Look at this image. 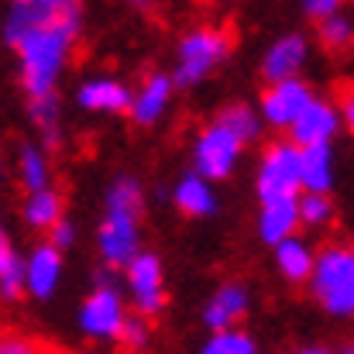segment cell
I'll return each mask as SVG.
<instances>
[{
  "label": "cell",
  "mask_w": 354,
  "mask_h": 354,
  "mask_svg": "<svg viewBox=\"0 0 354 354\" xmlns=\"http://www.w3.org/2000/svg\"><path fill=\"white\" fill-rule=\"evenodd\" d=\"M313 303L334 317V320H351L354 313V248L344 241L324 244L313 258V272L306 279Z\"/></svg>",
  "instance_id": "3"
},
{
  "label": "cell",
  "mask_w": 354,
  "mask_h": 354,
  "mask_svg": "<svg viewBox=\"0 0 354 354\" xmlns=\"http://www.w3.org/2000/svg\"><path fill=\"white\" fill-rule=\"evenodd\" d=\"M196 354H258V341L244 330V327H231V330H214L203 337Z\"/></svg>",
  "instance_id": "27"
},
{
  "label": "cell",
  "mask_w": 354,
  "mask_h": 354,
  "mask_svg": "<svg viewBox=\"0 0 354 354\" xmlns=\"http://www.w3.org/2000/svg\"><path fill=\"white\" fill-rule=\"evenodd\" d=\"M124 299L134 306V317L141 320H151L165 310L169 303V292H165V265L155 251L141 248L124 268Z\"/></svg>",
  "instance_id": "5"
},
{
  "label": "cell",
  "mask_w": 354,
  "mask_h": 354,
  "mask_svg": "<svg viewBox=\"0 0 354 354\" xmlns=\"http://www.w3.org/2000/svg\"><path fill=\"white\" fill-rule=\"evenodd\" d=\"M248 310H251V289H248L244 282L227 279V282H221V286L207 296L200 320H203V327H207L210 334H214V330H231V327H237V324L248 317Z\"/></svg>",
  "instance_id": "14"
},
{
  "label": "cell",
  "mask_w": 354,
  "mask_h": 354,
  "mask_svg": "<svg viewBox=\"0 0 354 354\" xmlns=\"http://www.w3.org/2000/svg\"><path fill=\"white\" fill-rule=\"evenodd\" d=\"M317 38H320L324 48L344 52V48H351V41H354V21L344 10L334 14V17H324V21H317Z\"/></svg>",
  "instance_id": "28"
},
{
  "label": "cell",
  "mask_w": 354,
  "mask_h": 354,
  "mask_svg": "<svg viewBox=\"0 0 354 354\" xmlns=\"http://www.w3.org/2000/svg\"><path fill=\"white\" fill-rule=\"evenodd\" d=\"M145 3H148V0H145Z\"/></svg>",
  "instance_id": "37"
},
{
  "label": "cell",
  "mask_w": 354,
  "mask_h": 354,
  "mask_svg": "<svg viewBox=\"0 0 354 354\" xmlns=\"http://www.w3.org/2000/svg\"><path fill=\"white\" fill-rule=\"evenodd\" d=\"M334 354H354V348H351V344H344L341 351H334Z\"/></svg>",
  "instance_id": "35"
},
{
  "label": "cell",
  "mask_w": 354,
  "mask_h": 354,
  "mask_svg": "<svg viewBox=\"0 0 354 354\" xmlns=\"http://www.w3.org/2000/svg\"><path fill=\"white\" fill-rule=\"evenodd\" d=\"M344 3H348V0H299V7H303V14H306L310 21L334 17V14L344 10Z\"/></svg>",
  "instance_id": "30"
},
{
  "label": "cell",
  "mask_w": 354,
  "mask_h": 354,
  "mask_svg": "<svg viewBox=\"0 0 354 354\" xmlns=\"http://www.w3.org/2000/svg\"><path fill=\"white\" fill-rule=\"evenodd\" d=\"M217 124H224L244 148L261 138V120H258V111H254L251 104H227V107L217 114Z\"/></svg>",
  "instance_id": "25"
},
{
  "label": "cell",
  "mask_w": 354,
  "mask_h": 354,
  "mask_svg": "<svg viewBox=\"0 0 354 354\" xmlns=\"http://www.w3.org/2000/svg\"><path fill=\"white\" fill-rule=\"evenodd\" d=\"M176 100V83L169 73H151L145 76V83L138 90H131V104H127V118L138 127H151L169 114Z\"/></svg>",
  "instance_id": "15"
},
{
  "label": "cell",
  "mask_w": 354,
  "mask_h": 354,
  "mask_svg": "<svg viewBox=\"0 0 354 354\" xmlns=\"http://www.w3.org/2000/svg\"><path fill=\"white\" fill-rule=\"evenodd\" d=\"M341 131L344 127H341V118H337V100L313 97L286 134L296 148H317V145H334V138Z\"/></svg>",
  "instance_id": "11"
},
{
  "label": "cell",
  "mask_w": 354,
  "mask_h": 354,
  "mask_svg": "<svg viewBox=\"0 0 354 354\" xmlns=\"http://www.w3.org/2000/svg\"><path fill=\"white\" fill-rule=\"evenodd\" d=\"M227 55H231V35L224 28L200 24V28L186 31L176 45V73H172L176 90L200 86L227 62Z\"/></svg>",
  "instance_id": "4"
},
{
  "label": "cell",
  "mask_w": 354,
  "mask_h": 354,
  "mask_svg": "<svg viewBox=\"0 0 354 354\" xmlns=\"http://www.w3.org/2000/svg\"><path fill=\"white\" fill-rule=\"evenodd\" d=\"M241 155H244V145L224 124L210 120L207 127H200V134L193 141V172L207 183H221V179L234 176Z\"/></svg>",
  "instance_id": "7"
},
{
  "label": "cell",
  "mask_w": 354,
  "mask_h": 354,
  "mask_svg": "<svg viewBox=\"0 0 354 354\" xmlns=\"http://www.w3.org/2000/svg\"><path fill=\"white\" fill-rule=\"evenodd\" d=\"M289 354H334V348H327V344H299L296 351Z\"/></svg>",
  "instance_id": "34"
},
{
  "label": "cell",
  "mask_w": 354,
  "mask_h": 354,
  "mask_svg": "<svg viewBox=\"0 0 354 354\" xmlns=\"http://www.w3.org/2000/svg\"><path fill=\"white\" fill-rule=\"evenodd\" d=\"M172 203L183 217H193V221H207L217 214L221 200H217V189L214 183L200 179L196 172H186L176 186H172Z\"/></svg>",
  "instance_id": "19"
},
{
  "label": "cell",
  "mask_w": 354,
  "mask_h": 354,
  "mask_svg": "<svg viewBox=\"0 0 354 354\" xmlns=\"http://www.w3.org/2000/svg\"><path fill=\"white\" fill-rule=\"evenodd\" d=\"M145 186L134 176H118L104 196V217L97 227V254L107 268H124L141 251Z\"/></svg>",
  "instance_id": "2"
},
{
  "label": "cell",
  "mask_w": 354,
  "mask_h": 354,
  "mask_svg": "<svg viewBox=\"0 0 354 354\" xmlns=\"http://www.w3.org/2000/svg\"><path fill=\"white\" fill-rule=\"evenodd\" d=\"M24 296V254L10 244V237L0 231V299L14 303Z\"/></svg>",
  "instance_id": "23"
},
{
  "label": "cell",
  "mask_w": 354,
  "mask_h": 354,
  "mask_svg": "<svg viewBox=\"0 0 354 354\" xmlns=\"http://www.w3.org/2000/svg\"><path fill=\"white\" fill-rule=\"evenodd\" d=\"M258 241L275 248L279 241L299 234V210L296 196H275V200H258V217H254Z\"/></svg>",
  "instance_id": "17"
},
{
  "label": "cell",
  "mask_w": 354,
  "mask_h": 354,
  "mask_svg": "<svg viewBox=\"0 0 354 354\" xmlns=\"http://www.w3.org/2000/svg\"><path fill=\"white\" fill-rule=\"evenodd\" d=\"M0 354H41L35 341L21 337V334H0Z\"/></svg>",
  "instance_id": "32"
},
{
  "label": "cell",
  "mask_w": 354,
  "mask_h": 354,
  "mask_svg": "<svg viewBox=\"0 0 354 354\" xmlns=\"http://www.w3.org/2000/svg\"><path fill=\"white\" fill-rule=\"evenodd\" d=\"M254 193L258 200L299 196V148L289 138H279L261 151L254 172Z\"/></svg>",
  "instance_id": "8"
},
{
  "label": "cell",
  "mask_w": 354,
  "mask_h": 354,
  "mask_svg": "<svg viewBox=\"0 0 354 354\" xmlns=\"http://www.w3.org/2000/svg\"><path fill=\"white\" fill-rule=\"evenodd\" d=\"M73 10H80V0H7L3 17H0V41L14 48L28 31L52 24Z\"/></svg>",
  "instance_id": "9"
},
{
  "label": "cell",
  "mask_w": 354,
  "mask_h": 354,
  "mask_svg": "<svg viewBox=\"0 0 354 354\" xmlns=\"http://www.w3.org/2000/svg\"><path fill=\"white\" fill-rule=\"evenodd\" d=\"M313 258H317V248L303 237H286L272 248V261H275V272L282 275V282L289 286H306L310 272H313Z\"/></svg>",
  "instance_id": "20"
},
{
  "label": "cell",
  "mask_w": 354,
  "mask_h": 354,
  "mask_svg": "<svg viewBox=\"0 0 354 354\" xmlns=\"http://www.w3.org/2000/svg\"><path fill=\"white\" fill-rule=\"evenodd\" d=\"M310 62V38L303 31H286L279 35L265 55H261V76L265 83H282V80H296Z\"/></svg>",
  "instance_id": "13"
},
{
  "label": "cell",
  "mask_w": 354,
  "mask_h": 354,
  "mask_svg": "<svg viewBox=\"0 0 354 354\" xmlns=\"http://www.w3.org/2000/svg\"><path fill=\"white\" fill-rule=\"evenodd\" d=\"M337 118H341V127L344 131H351L354 127V97H341V104H337Z\"/></svg>",
  "instance_id": "33"
},
{
  "label": "cell",
  "mask_w": 354,
  "mask_h": 354,
  "mask_svg": "<svg viewBox=\"0 0 354 354\" xmlns=\"http://www.w3.org/2000/svg\"><path fill=\"white\" fill-rule=\"evenodd\" d=\"M80 31H83V7L59 17V21H52V24H41V28L28 31L14 45L17 80H21V90L28 93V100H41V97H52L59 90V80L69 69Z\"/></svg>",
  "instance_id": "1"
},
{
  "label": "cell",
  "mask_w": 354,
  "mask_h": 354,
  "mask_svg": "<svg viewBox=\"0 0 354 354\" xmlns=\"http://www.w3.org/2000/svg\"><path fill=\"white\" fill-rule=\"evenodd\" d=\"M118 341L127 348V351H145V348L151 344V327H148V320H141V317H127L124 327H120Z\"/></svg>",
  "instance_id": "29"
},
{
  "label": "cell",
  "mask_w": 354,
  "mask_h": 354,
  "mask_svg": "<svg viewBox=\"0 0 354 354\" xmlns=\"http://www.w3.org/2000/svg\"><path fill=\"white\" fill-rule=\"evenodd\" d=\"M28 118L35 124V131L41 134L45 145L59 141V131H62V104L59 97H41V100H28Z\"/></svg>",
  "instance_id": "26"
},
{
  "label": "cell",
  "mask_w": 354,
  "mask_h": 354,
  "mask_svg": "<svg viewBox=\"0 0 354 354\" xmlns=\"http://www.w3.org/2000/svg\"><path fill=\"white\" fill-rule=\"evenodd\" d=\"M17 183L24 193H38L52 186V158L41 141H24L17 148Z\"/></svg>",
  "instance_id": "22"
},
{
  "label": "cell",
  "mask_w": 354,
  "mask_h": 354,
  "mask_svg": "<svg viewBox=\"0 0 354 354\" xmlns=\"http://www.w3.org/2000/svg\"><path fill=\"white\" fill-rule=\"evenodd\" d=\"M296 210H299V227H310V231H324L337 221V203L330 193H299Z\"/></svg>",
  "instance_id": "24"
},
{
  "label": "cell",
  "mask_w": 354,
  "mask_h": 354,
  "mask_svg": "<svg viewBox=\"0 0 354 354\" xmlns=\"http://www.w3.org/2000/svg\"><path fill=\"white\" fill-rule=\"evenodd\" d=\"M76 104L86 111V114H100V118H118L127 114V104H131V86L118 80V76H90L80 83L76 90Z\"/></svg>",
  "instance_id": "16"
},
{
  "label": "cell",
  "mask_w": 354,
  "mask_h": 354,
  "mask_svg": "<svg viewBox=\"0 0 354 354\" xmlns=\"http://www.w3.org/2000/svg\"><path fill=\"white\" fill-rule=\"evenodd\" d=\"M62 275H66V258L59 248H52L48 241L35 244L28 254H24V296L38 299V303H48L59 286H62Z\"/></svg>",
  "instance_id": "12"
},
{
  "label": "cell",
  "mask_w": 354,
  "mask_h": 354,
  "mask_svg": "<svg viewBox=\"0 0 354 354\" xmlns=\"http://www.w3.org/2000/svg\"><path fill=\"white\" fill-rule=\"evenodd\" d=\"M21 217L31 231H52L62 217H66V200L59 189H38V193H24V203H21Z\"/></svg>",
  "instance_id": "21"
},
{
  "label": "cell",
  "mask_w": 354,
  "mask_h": 354,
  "mask_svg": "<svg viewBox=\"0 0 354 354\" xmlns=\"http://www.w3.org/2000/svg\"><path fill=\"white\" fill-rule=\"evenodd\" d=\"M0 179H3V158H0Z\"/></svg>",
  "instance_id": "36"
},
{
  "label": "cell",
  "mask_w": 354,
  "mask_h": 354,
  "mask_svg": "<svg viewBox=\"0 0 354 354\" xmlns=\"http://www.w3.org/2000/svg\"><path fill=\"white\" fill-rule=\"evenodd\" d=\"M317 97V90L296 76V80H282V83H268L261 100H258V120L261 127H272V131H289L292 120L303 114V107Z\"/></svg>",
  "instance_id": "10"
},
{
  "label": "cell",
  "mask_w": 354,
  "mask_h": 354,
  "mask_svg": "<svg viewBox=\"0 0 354 354\" xmlns=\"http://www.w3.org/2000/svg\"><path fill=\"white\" fill-rule=\"evenodd\" d=\"M337 183L334 145L299 148V193H330Z\"/></svg>",
  "instance_id": "18"
},
{
  "label": "cell",
  "mask_w": 354,
  "mask_h": 354,
  "mask_svg": "<svg viewBox=\"0 0 354 354\" xmlns=\"http://www.w3.org/2000/svg\"><path fill=\"white\" fill-rule=\"evenodd\" d=\"M127 317H131V313H127V299H124L120 286L111 282V279H100V282L86 292V299L80 303L76 327H80L83 337L100 341V344H111V341L120 337V327H124Z\"/></svg>",
  "instance_id": "6"
},
{
  "label": "cell",
  "mask_w": 354,
  "mask_h": 354,
  "mask_svg": "<svg viewBox=\"0 0 354 354\" xmlns=\"http://www.w3.org/2000/svg\"><path fill=\"white\" fill-rule=\"evenodd\" d=\"M48 244H52V248H59V251L66 254V251L76 244V224H73L69 217H62V221L48 231Z\"/></svg>",
  "instance_id": "31"
}]
</instances>
